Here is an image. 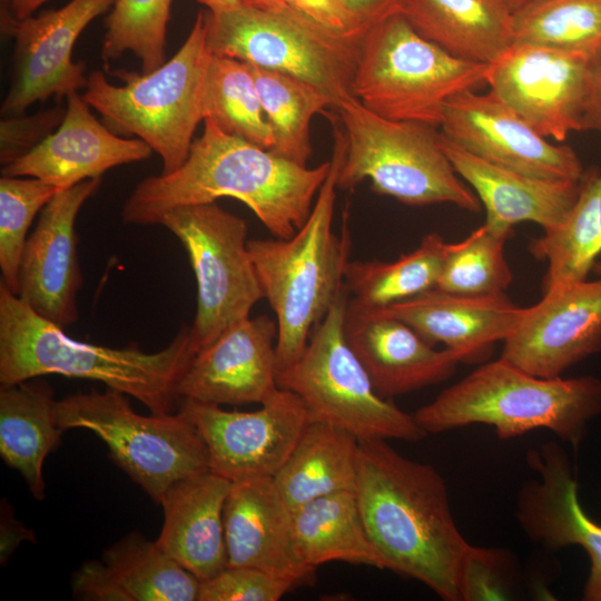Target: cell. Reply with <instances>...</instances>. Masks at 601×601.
<instances>
[{"label": "cell", "instance_id": "cell-1", "mask_svg": "<svg viewBox=\"0 0 601 601\" xmlns=\"http://www.w3.org/2000/svg\"><path fill=\"white\" fill-rule=\"evenodd\" d=\"M329 167V161L298 165L205 118L185 162L138 183L121 217L130 225H157L173 208L231 197L247 205L274 237L286 239L308 218Z\"/></svg>", "mask_w": 601, "mask_h": 601}, {"label": "cell", "instance_id": "cell-2", "mask_svg": "<svg viewBox=\"0 0 601 601\" xmlns=\"http://www.w3.org/2000/svg\"><path fill=\"white\" fill-rule=\"evenodd\" d=\"M355 493L385 569L420 581L445 601H460V566L470 543L454 521L440 472L386 440H364Z\"/></svg>", "mask_w": 601, "mask_h": 601}, {"label": "cell", "instance_id": "cell-3", "mask_svg": "<svg viewBox=\"0 0 601 601\" xmlns=\"http://www.w3.org/2000/svg\"><path fill=\"white\" fill-rule=\"evenodd\" d=\"M196 351L183 325L162 349L109 347L71 338L0 283V383L11 385L57 374L104 383L151 413H175L178 383Z\"/></svg>", "mask_w": 601, "mask_h": 601}, {"label": "cell", "instance_id": "cell-4", "mask_svg": "<svg viewBox=\"0 0 601 601\" xmlns=\"http://www.w3.org/2000/svg\"><path fill=\"white\" fill-rule=\"evenodd\" d=\"M347 137L334 126L331 167L303 226L286 239H248V250L264 293L273 308L278 335V370L304 352L313 329L344 289L349 236L333 231L338 173Z\"/></svg>", "mask_w": 601, "mask_h": 601}, {"label": "cell", "instance_id": "cell-5", "mask_svg": "<svg viewBox=\"0 0 601 601\" xmlns=\"http://www.w3.org/2000/svg\"><path fill=\"white\" fill-rule=\"evenodd\" d=\"M601 414V380L532 375L500 357L481 365L413 414L427 433L471 424L492 426L501 439L546 428L573 446Z\"/></svg>", "mask_w": 601, "mask_h": 601}, {"label": "cell", "instance_id": "cell-6", "mask_svg": "<svg viewBox=\"0 0 601 601\" xmlns=\"http://www.w3.org/2000/svg\"><path fill=\"white\" fill-rule=\"evenodd\" d=\"M213 53L200 11L179 50L150 72L118 70L122 85L101 71L89 75L82 98L119 136H137L162 160L161 174L178 169L188 157L194 132L205 119L206 81Z\"/></svg>", "mask_w": 601, "mask_h": 601}, {"label": "cell", "instance_id": "cell-7", "mask_svg": "<svg viewBox=\"0 0 601 601\" xmlns=\"http://www.w3.org/2000/svg\"><path fill=\"white\" fill-rule=\"evenodd\" d=\"M335 108L347 137L337 188L353 189L370 179L375 193L405 205L449 203L479 211L481 201L453 168L437 127L384 118L353 95Z\"/></svg>", "mask_w": 601, "mask_h": 601}, {"label": "cell", "instance_id": "cell-8", "mask_svg": "<svg viewBox=\"0 0 601 601\" xmlns=\"http://www.w3.org/2000/svg\"><path fill=\"white\" fill-rule=\"evenodd\" d=\"M487 68L451 55L395 13L363 37L351 92L384 118L440 127L447 101L486 85Z\"/></svg>", "mask_w": 601, "mask_h": 601}, {"label": "cell", "instance_id": "cell-9", "mask_svg": "<svg viewBox=\"0 0 601 601\" xmlns=\"http://www.w3.org/2000/svg\"><path fill=\"white\" fill-rule=\"evenodd\" d=\"M346 287L313 329L302 355L278 370L277 385L304 403L311 421L342 427L358 441L416 442L427 433L408 414L382 397L344 334Z\"/></svg>", "mask_w": 601, "mask_h": 601}, {"label": "cell", "instance_id": "cell-10", "mask_svg": "<svg viewBox=\"0 0 601 601\" xmlns=\"http://www.w3.org/2000/svg\"><path fill=\"white\" fill-rule=\"evenodd\" d=\"M56 413L65 431L93 432L114 463L157 503L176 482L210 470L201 435L179 411L141 415L126 394L107 387L68 395L57 401Z\"/></svg>", "mask_w": 601, "mask_h": 601}, {"label": "cell", "instance_id": "cell-11", "mask_svg": "<svg viewBox=\"0 0 601 601\" xmlns=\"http://www.w3.org/2000/svg\"><path fill=\"white\" fill-rule=\"evenodd\" d=\"M210 52L282 71L324 90L338 102L351 96L362 39L331 32L293 9H259L243 1L204 12Z\"/></svg>", "mask_w": 601, "mask_h": 601}, {"label": "cell", "instance_id": "cell-12", "mask_svg": "<svg viewBox=\"0 0 601 601\" xmlns=\"http://www.w3.org/2000/svg\"><path fill=\"white\" fill-rule=\"evenodd\" d=\"M158 225L180 240L196 277L197 311L189 335L197 353L264 298L248 250V226L216 201L173 208Z\"/></svg>", "mask_w": 601, "mask_h": 601}, {"label": "cell", "instance_id": "cell-13", "mask_svg": "<svg viewBox=\"0 0 601 601\" xmlns=\"http://www.w3.org/2000/svg\"><path fill=\"white\" fill-rule=\"evenodd\" d=\"M177 411L201 435L210 471L237 481L274 477L311 422L304 403L278 387L253 412L180 400Z\"/></svg>", "mask_w": 601, "mask_h": 601}, {"label": "cell", "instance_id": "cell-14", "mask_svg": "<svg viewBox=\"0 0 601 601\" xmlns=\"http://www.w3.org/2000/svg\"><path fill=\"white\" fill-rule=\"evenodd\" d=\"M116 0H70L57 10L14 19L1 8V29L14 39L11 82L1 115L21 116L37 101L67 97L85 88L88 78L82 62L72 61L81 32Z\"/></svg>", "mask_w": 601, "mask_h": 601}, {"label": "cell", "instance_id": "cell-15", "mask_svg": "<svg viewBox=\"0 0 601 601\" xmlns=\"http://www.w3.org/2000/svg\"><path fill=\"white\" fill-rule=\"evenodd\" d=\"M590 66L580 55L513 43L489 65L486 85L535 131L562 142L583 130Z\"/></svg>", "mask_w": 601, "mask_h": 601}, {"label": "cell", "instance_id": "cell-16", "mask_svg": "<svg viewBox=\"0 0 601 601\" xmlns=\"http://www.w3.org/2000/svg\"><path fill=\"white\" fill-rule=\"evenodd\" d=\"M442 135L494 165L551 180H580L584 169L568 145H553L493 92L466 90L446 104Z\"/></svg>", "mask_w": 601, "mask_h": 601}, {"label": "cell", "instance_id": "cell-17", "mask_svg": "<svg viewBox=\"0 0 601 601\" xmlns=\"http://www.w3.org/2000/svg\"><path fill=\"white\" fill-rule=\"evenodd\" d=\"M601 352V277L552 288L525 307L501 356L540 377H560Z\"/></svg>", "mask_w": 601, "mask_h": 601}, {"label": "cell", "instance_id": "cell-18", "mask_svg": "<svg viewBox=\"0 0 601 601\" xmlns=\"http://www.w3.org/2000/svg\"><path fill=\"white\" fill-rule=\"evenodd\" d=\"M100 183L101 177L91 178L57 191L40 211L22 252L17 296L37 314L62 327L78 319L77 296L83 284L76 218Z\"/></svg>", "mask_w": 601, "mask_h": 601}, {"label": "cell", "instance_id": "cell-19", "mask_svg": "<svg viewBox=\"0 0 601 601\" xmlns=\"http://www.w3.org/2000/svg\"><path fill=\"white\" fill-rule=\"evenodd\" d=\"M528 463L536 477L526 481L518 494L521 528L534 543L551 551L582 548L591 562L583 600L601 601V525L580 503L569 455L558 443L548 442L528 454Z\"/></svg>", "mask_w": 601, "mask_h": 601}, {"label": "cell", "instance_id": "cell-20", "mask_svg": "<svg viewBox=\"0 0 601 601\" xmlns=\"http://www.w3.org/2000/svg\"><path fill=\"white\" fill-rule=\"evenodd\" d=\"M277 335V322L266 315L234 323L194 355L179 380V398L262 404L278 388Z\"/></svg>", "mask_w": 601, "mask_h": 601}, {"label": "cell", "instance_id": "cell-21", "mask_svg": "<svg viewBox=\"0 0 601 601\" xmlns=\"http://www.w3.org/2000/svg\"><path fill=\"white\" fill-rule=\"evenodd\" d=\"M62 121L28 152L2 166L1 176L33 177L65 190L107 170L151 156L139 138H122L91 114L78 93H69Z\"/></svg>", "mask_w": 601, "mask_h": 601}, {"label": "cell", "instance_id": "cell-22", "mask_svg": "<svg viewBox=\"0 0 601 601\" xmlns=\"http://www.w3.org/2000/svg\"><path fill=\"white\" fill-rule=\"evenodd\" d=\"M343 328L376 392L387 400L450 378L462 362L456 352L436 349L402 319L349 300Z\"/></svg>", "mask_w": 601, "mask_h": 601}, {"label": "cell", "instance_id": "cell-23", "mask_svg": "<svg viewBox=\"0 0 601 601\" xmlns=\"http://www.w3.org/2000/svg\"><path fill=\"white\" fill-rule=\"evenodd\" d=\"M227 566H250L309 584L315 570L303 564L293 541V511L273 477L233 481L224 505Z\"/></svg>", "mask_w": 601, "mask_h": 601}, {"label": "cell", "instance_id": "cell-24", "mask_svg": "<svg viewBox=\"0 0 601 601\" xmlns=\"http://www.w3.org/2000/svg\"><path fill=\"white\" fill-rule=\"evenodd\" d=\"M443 148L457 175L476 193L485 207L484 225L513 236L523 221L552 229L564 221L573 207L580 180H551L524 175L482 158L454 145L442 132Z\"/></svg>", "mask_w": 601, "mask_h": 601}, {"label": "cell", "instance_id": "cell-25", "mask_svg": "<svg viewBox=\"0 0 601 601\" xmlns=\"http://www.w3.org/2000/svg\"><path fill=\"white\" fill-rule=\"evenodd\" d=\"M381 311L408 324L430 344H443L470 363L483 361L494 343L506 339L525 308L505 294L471 297L435 288Z\"/></svg>", "mask_w": 601, "mask_h": 601}, {"label": "cell", "instance_id": "cell-26", "mask_svg": "<svg viewBox=\"0 0 601 601\" xmlns=\"http://www.w3.org/2000/svg\"><path fill=\"white\" fill-rule=\"evenodd\" d=\"M230 484L208 470L176 482L159 501L157 544L200 582L228 565L223 513Z\"/></svg>", "mask_w": 601, "mask_h": 601}, {"label": "cell", "instance_id": "cell-27", "mask_svg": "<svg viewBox=\"0 0 601 601\" xmlns=\"http://www.w3.org/2000/svg\"><path fill=\"white\" fill-rule=\"evenodd\" d=\"M400 13L422 37L464 60L491 65L513 45L504 0H404Z\"/></svg>", "mask_w": 601, "mask_h": 601}, {"label": "cell", "instance_id": "cell-28", "mask_svg": "<svg viewBox=\"0 0 601 601\" xmlns=\"http://www.w3.org/2000/svg\"><path fill=\"white\" fill-rule=\"evenodd\" d=\"M56 404L52 387L38 377L0 388V456L20 473L37 500L46 496L43 462L59 447L65 432Z\"/></svg>", "mask_w": 601, "mask_h": 601}, {"label": "cell", "instance_id": "cell-29", "mask_svg": "<svg viewBox=\"0 0 601 601\" xmlns=\"http://www.w3.org/2000/svg\"><path fill=\"white\" fill-rule=\"evenodd\" d=\"M293 541L299 561L314 570L334 561L385 569L355 490L327 494L293 510Z\"/></svg>", "mask_w": 601, "mask_h": 601}, {"label": "cell", "instance_id": "cell-30", "mask_svg": "<svg viewBox=\"0 0 601 601\" xmlns=\"http://www.w3.org/2000/svg\"><path fill=\"white\" fill-rule=\"evenodd\" d=\"M358 439L336 425L311 421L274 482L293 510L314 499L354 491Z\"/></svg>", "mask_w": 601, "mask_h": 601}, {"label": "cell", "instance_id": "cell-31", "mask_svg": "<svg viewBox=\"0 0 601 601\" xmlns=\"http://www.w3.org/2000/svg\"><path fill=\"white\" fill-rule=\"evenodd\" d=\"M531 254L548 262L543 293L587 280L601 255V168L584 170L578 198L559 226L531 240Z\"/></svg>", "mask_w": 601, "mask_h": 601}, {"label": "cell", "instance_id": "cell-32", "mask_svg": "<svg viewBox=\"0 0 601 601\" xmlns=\"http://www.w3.org/2000/svg\"><path fill=\"white\" fill-rule=\"evenodd\" d=\"M446 244L437 233H430L414 250L393 262L348 260L344 269L348 300L364 309H384L435 289Z\"/></svg>", "mask_w": 601, "mask_h": 601}, {"label": "cell", "instance_id": "cell-33", "mask_svg": "<svg viewBox=\"0 0 601 601\" xmlns=\"http://www.w3.org/2000/svg\"><path fill=\"white\" fill-rule=\"evenodd\" d=\"M266 119L275 155L307 166L312 156L311 122L333 99L317 86L295 76L248 63Z\"/></svg>", "mask_w": 601, "mask_h": 601}, {"label": "cell", "instance_id": "cell-34", "mask_svg": "<svg viewBox=\"0 0 601 601\" xmlns=\"http://www.w3.org/2000/svg\"><path fill=\"white\" fill-rule=\"evenodd\" d=\"M102 560L131 601H198L200 581L138 531L109 545Z\"/></svg>", "mask_w": 601, "mask_h": 601}, {"label": "cell", "instance_id": "cell-35", "mask_svg": "<svg viewBox=\"0 0 601 601\" xmlns=\"http://www.w3.org/2000/svg\"><path fill=\"white\" fill-rule=\"evenodd\" d=\"M513 43L592 59L601 50V0H532L512 9Z\"/></svg>", "mask_w": 601, "mask_h": 601}, {"label": "cell", "instance_id": "cell-36", "mask_svg": "<svg viewBox=\"0 0 601 601\" xmlns=\"http://www.w3.org/2000/svg\"><path fill=\"white\" fill-rule=\"evenodd\" d=\"M206 117L225 132L270 150L274 137L250 67L213 55L205 93Z\"/></svg>", "mask_w": 601, "mask_h": 601}, {"label": "cell", "instance_id": "cell-37", "mask_svg": "<svg viewBox=\"0 0 601 601\" xmlns=\"http://www.w3.org/2000/svg\"><path fill=\"white\" fill-rule=\"evenodd\" d=\"M509 238L483 224L465 239L447 243L436 289L471 297L504 294L513 277L503 253Z\"/></svg>", "mask_w": 601, "mask_h": 601}, {"label": "cell", "instance_id": "cell-38", "mask_svg": "<svg viewBox=\"0 0 601 601\" xmlns=\"http://www.w3.org/2000/svg\"><path fill=\"white\" fill-rule=\"evenodd\" d=\"M173 0H116L106 19L101 57L105 67L125 52L150 72L166 62V36Z\"/></svg>", "mask_w": 601, "mask_h": 601}, {"label": "cell", "instance_id": "cell-39", "mask_svg": "<svg viewBox=\"0 0 601 601\" xmlns=\"http://www.w3.org/2000/svg\"><path fill=\"white\" fill-rule=\"evenodd\" d=\"M58 189L38 178H0V270L1 284L19 292V268L27 234L36 215Z\"/></svg>", "mask_w": 601, "mask_h": 601}, {"label": "cell", "instance_id": "cell-40", "mask_svg": "<svg viewBox=\"0 0 601 601\" xmlns=\"http://www.w3.org/2000/svg\"><path fill=\"white\" fill-rule=\"evenodd\" d=\"M512 584L513 562L505 550L470 544L460 566V601L505 600Z\"/></svg>", "mask_w": 601, "mask_h": 601}, {"label": "cell", "instance_id": "cell-41", "mask_svg": "<svg viewBox=\"0 0 601 601\" xmlns=\"http://www.w3.org/2000/svg\"><path fill=\"white\" fill-rule=\"evenodd\" d=\"M297 587L283 578L250 566H227L200 582L198 601H277Z\"/></svg>", "mask_w": 601, "mask_h": 601}, {"label": "cell", "instance_id": "cell-42", "mask_svg": "<svg viewBox=\"0 0 601 601\" xmlns=\"http://www.w3.org/2000/svg\"><path fill=\"white\" fill-rule=\"evenodd\" d=\"M66 109L51 108L33 116L6 117L0 124V161L4 166L31 150L57 128Z\"/></svg>", "mask_w": 601, "mask_h": 601}, {"label": "cell", "instance_id": "cell-43", "mask_svg": "<svg viewBox=\"0 0 601 601\" xmlns=\"http://www.w3.org/2000/svg\"><path fill=\"white\" fill-rule=\"evenodd\" d=\"M313 22L338 36L362 39L371 28L345 0H285Z\"/></svg>", "mask_w": 601, "mask_h": 601}, {"label": "cell", "instance_id": "cell-44", "mask_svg": "<svg viewBox=\"0 0 601 601\" xmlns=\"http://www.w3.org/2000/svg\"><path fill=\"white\" fill-rule=\"evenodd\" d=\"M73 597L86 601H131L110 568L102 561H85L72 574Z\"/></svg>", "mask_w": 601, "mask_h": 601}, {"label": "cell", "instance_id": "cell-45", "mask_svg": "<svg viewBox=\"0 0 601 601\" xmlns=\"http://www.w3.org/2000/svg\"><path fill=\"white\" fill-rule=\"evenodd\" d=\"M23 541L36 542L33 531L14 518L12 508L3 500L0 518V561L2 565L8 562L11 554Z\"/></svg>", "mask_w": 601, "mask_h": 601}, {"label": "cell", "instance_id": "cell-46", "mask_svg": "<svg viewBox=\"0 0 601 601\" xmlns=\"http://www.w3.org/2000/svg\"><path fill=\"white\" fill-rule=\"evenodd\" d=\"M583 130H595L601 136V50L591 59Z\"/></svg>", "mask_w": 601, "mask_h": 601}, {"label": "cell", "instance_id": "cell-47", "mask_svg": "<svg viewBox=\"0 0 601 601\" xmlns=\"http://www.w3.org/2000/svg\"><path fill=\"white\" fill-rule=\"evenodd\" d=\"M349 8L368 26L401 12L404 0H345Z\"/></svg>", "mask_w": 601, "mask_h": 601}, {"label": "cell", "instance_id": "cell-48", "mask_svg": "<svg viewBox=\"0 0 601 601\" xmlns=\"http://www.w3.org/2000/svg\"><path fill=\"white\" fill-rule=\"evenodd\" d=\"M48 0H4L2 9L7 10L14 19L22 20L35 13Z\"/></svg>", "mask_w": 601, "mask_h": 601}, {"label": "cell", "instance_id": "cell-49", "mask_svg": "<svg viewBox=\"0 0 601 601\" xmlns=\"http://www.w3.org/2000/svg\"><path fill=\"white\" fill-rule=\"evenodd\" d=\"M244 3L265 10H278L287 6L285 0H242Z\"/></svg>", "mask_w": 601, "mask_h": 601}, {"label": "cell", "instance_id": "cell-50", "mask_svg": "<svg viewBox=\"0 0 601 601\" xmlns=\"http://www.w3.org/2000/svg\"><path fill=\"white\" fill-rule=\"evenodd\" d=\"M206 6L209 11H220L233 8L242 2V0H197Z\"/></svg>", "mask_w": 601, "mask_h": 601}, {"label": "cell", "instance_id": "cell-51", "mask_svg": "<svg viewBox=\"0 0 601 601\" xmlns=\"http://www.w3.org/2000/svg\"><path fill=\"white\" fill-rule=\"evenodd\" d=\"M504 1L508 3V6L512 10V9H514V8H516V7L521 6V4H524V3L529 2V1H532V0H504Z\"/></svg>", "mask_w": 601, "mask_h": 601}, {"label": "cell", "instance_id": "cell-52", "mask_svg": "<svg viewBox=\"0 0 601 601\" xmlns=\"http://www.w3.org/2000/svg\"><path fill=\"white\" fill-rule=\"evenodd\" d=\"M593 270H594L597 274L601 275V260L598 262V263L595 264Z\"/></svg>", "mask_w": 601, "mask_h": 601}]
</instances>
